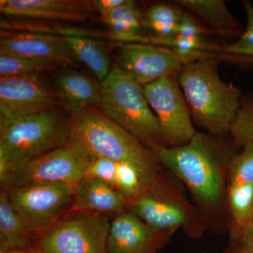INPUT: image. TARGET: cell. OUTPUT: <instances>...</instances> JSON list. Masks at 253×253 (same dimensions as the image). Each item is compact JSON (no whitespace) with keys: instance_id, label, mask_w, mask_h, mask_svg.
Instances as JSON below:
<instances>
[{"instance_id":"6da1fadb","label":"cell","mask_w":253,"mask_h":253,"mask_svg":"<svg viewBox=\"0 0 253 253\" xmlns=\"http://www.w3.org/2000/svg\"><path fill=\"white\" fill-rule=\"evenodd\" d=\"M238 149L231 137L198 131L187 144L156 152L164 168L189 191L208 231L213 234H228V171Z\"/></svg>"},{"instance_id":"7a4b0ae2","label":"cell","mask_w":253,"mask_h":253,"mask_svg":"<svg viewBox=\"0 0 253 253\" xmlns=\"http://www.w3.org/2000/svg\"><path fill=\"white\" fill-rule=\"evenodd\" d=\"M73 126L68 142L83 154L88 163L94 158H109L135 168L147 186L166 172L154 151L146 148L104 112L94 108L72 113Z\"/></svg>"},{"instance_id":"3957f363","label":"cell","mask_w":253,"mask_h":253,"mask_svg":"<svg viewBox=\"0 0 253 253\" xmlns=\"http://www.w3.org/2000/svg\"><path fill=\"white\" fill-rule=\"evenodd\" d=\"M217 57H207L183 65L178 82L191 117L212 135L226 136L242 103L239 88L221 81Z\"/></svg>"},{"instance_id":"277c9868","label":"cell","mask_w":253,"mask_h":253,"mask_svg":"<svg viewBox=\"0 0 253 253\" xmlns=\"http://www.w3.org/2000/svg\"><path fill=\"white\" fill-rule=\"evenodd\" d=\"M72 113L59 107L28 115L0 126V179L67 144Z\"/></svg>"},{"instance_id":"5b68a950","label":"cell","mask_w":253,"mask_h":253,"mask_svg":"<svg viewBox=\"0 0 253 253\" xmlns=\"http://www.w3.org/2000/svg\"><path fill=\"white\" fill-rule=\"evenodd\" d=\"M129 212L155 230L173 236L181 230L191 239L202 237L207 226L199 210L175 176L167 172L146 186L131 202Z\"/></svg>"},{"instance_id":"8992f818","label":"cell","mask_w":253,"mask_h":253,"mask_svg":"<svg viewBox=\"0 0 253 253\" xmlns=\"http://www.w3.org/2000/svg\"><path fill=\"white\" fill-rule=\"evenodd\" d=\"M101 106L108 117L155 153L169 147L145 96L144 86L114 65L101 83Z\"/></svg>"},{"instance_id":"52a82bcc","label":"cell","mask_w":253,"mask_h":253,"mask_svg":"<svg viewBox=\"0 0 253 253\" xmlns=\"http://www.w3.org/2000/svg\"><path fill=\"white\" fill-rule=\"evenodd\" d=\"M108 214L71 211L40 237L35 253H108Z\"/></svg>"},{"instance_id":"ba28073f","label":"cell","mask_w":253,"mask_h":253,"mask_svg":"<svg viewBox=\"0 0 253 253\" xmlns=\"http://www.w3.org/2000/svg\"><path fill=\"white\" fill-rule=\"evenodd\" d=\"M4 191L18 212L41 236L71 211L76 184L46 183Z\"/></svg>"},{"instance_id":"9c48e42d","label":"cell","mask_w":253,"mask_h":253,"mask_svg":"<svg viewBox=\"0 0 253 253\" xmlns=\"http://www.w3.org/2000/svg\"><path fill=\"white\" fill-rule=\"evenodd\" d=\"M144 91L168 146L176 147L187 144L198 131L193 124L177 75L147 84L144 86Z\"/></svg>"},{"instance_id":"30bf717a","label":"cell","mask_w":253,"mask_h":253,"mask_svg":"<svg viewBox=\"0 0 253 253\" xmlns=\"http://www.w3.org/2000/svg\"><path fill=\"white\" fill-rule=\"evenodd\" d=\"M87 164L83 154L68 142L0 179L1 189L46 183H69L76 185L84 177Z\"/></svg>"},{"instance_id":"8fae6325","label":"cell","mask_w":253,"mask_h":253,"mask_svg":"<svg viewBox=\"0 0 253 253\" xmlns=\"http://www.w3.org/2000/svg\"><path fill=\"white\" fill-rule=\"evenodd\" d=\"M59 106L63 104L59 91L41 74L0 78V126Z\"/></svg>"},{"instance_id":"7c38bea8","label":"cell","mask_w":253,"mask_h":253,"mask_svg":"<svg viewBox=\"0 0 253 253\" xmlns=\"http://www.w3.org/2000/svg\"><path fill=\"white\" fill-rule=\"evenodd\" d=\"M119 48L116 65L142 86L177 75L182 68L169 48L149 44H126Z\"/></svg>"},{"instance_id":"4fadbf2b","label":"cell","mask_w":253,"mask_h":253,"mask_svg":"<svg viewBox=\"0 0 253 253\" xmlns=\"http://www.w3.org/2000/svg\"><path fill=\"white\" fill-rule=\"evenodd\" d=\"M0 51L46 61L56 66H79V61L73 54L65 37L1 30Z\"/></svg>"},{"instance_id":"5bb4252c","label":"cell","mask_w":253,"mask_h":253,"mask_svg":"<svg viewBox=\"0 0 253 253\" xmlns=\"http://www.w3.org/2000/svg\"><path fill=\"white\" fill-rule=\"evenodd\" d=\"M171 238L150 227L128 211L111 221L108 253H158Z\"/></svg>"},{"instance_id":"9a60e30c","label":"cell","mask_w":253,"mask_h":253,"mask_svg":"<svg viewBox=\"0 0 253 253\" xmlns=\"http://www.w3.org/2000/svg\"><path fill=\"white\" fill-rule=\"evenodd\" d=\"M0 11L11 17L83 23L95 9L89 0H1Z\"/></svg>"},{"instance_id":"2e32d148","label":"cell","mask_w":253,"mask_h":253,"mask_svg":"<svg viewBox=\"0 0 253 253\" xmlns=\"http://www.w3.org/2000/svg\"><path fill=\"white\" fill-rule=\"evenodd\" d=\"M131 204L119 191L104 181L84 176L76 185L71 211L111 214L116 217L129 211Z\"/></svg>"},{"instance_id":"e0dca14e","label":"cell","mask_w":253,"mask_h":253,"mask_svg":"<svg viewBox=\"0 0 253 253\" xmlns=\"http://www.w3.org/2000/svg\"><path fill=\"white\" fill-rule=\"evenodd\" d=\"M54 84L61 96L63 107L70 112L101 106V84L83 73L68 68L55 76Z\"/></svg>"},{"instance_id":"ac0fdd59","label":"cell","mask_w":253,"mask_h":253,"mask_svg":"<svg viewBox=\"0 0 253 253\" xmlns=\"http://www.w3.org/2000/svg\"><path fill=\"white\" fill-rule=\"evenodd\" d=\"M39 234L18 212L4 190L0 194L1 251H32Z\"/></svg>"},{"instance_id":"d6986e66","label":"cell","mask_w":253,"mask_h":253,"mask_svg":"<svg viewBox=\"0 0 253 253\" xmlns=\"http://www.w3.org/2000/svg\"><path fill=\"white\" fill-rule=\"evenodd\" d=\"M219 47L208 40L207 31L201 23L194 16L184 12L171 47L182 64L205 58L217 57Z\"/></svg>"},{"instance_id":"ffe728a7","label":"cell","mask_w":253,"mask_h":253,"mask_svg":"<svg viewBox=\"0 0 253 253\" xmlns=\"http://www.w3.org/2000/svg\"><path fill=\"white\" fill-rule=\"evenodd\" d=\"M115 41L126 44H149L144 15L135 1L127 0L104 18Z\"/></svg>"},{"instance_id":"44dd1931","label":"cell","mask_w":253,"mask_h":253,"mask_svg":"<svg viewBox=\"0 0 253 253\" xmlns=\"http://www.w3.org/2000/svg\"><path fill=\"white\" fill-rule=\"evenodd\" d=\"M184 14L180 8L168 3L150 6L144 14L149 44L171 49Z\"/></svg>"},{"instance_id":"7402d4cb","label":"cell","mask_w":253,"mask_h":253,"mask_svg":"<svg viewBox=\"0 0 253 253\" xmlns=\"http://www.w3.org/2000/svg\"><path fill=\"white\" fill-rule=\"evenodd\" d=\"M173 2L198 15L213 33L222 38L238 39L244 32L223 0H176Z\"/></svg>"},{"instance_id":"603a6c76","label":"cell","mask_w":253,"mask_h":253,"mask_svg":"<svg viewBox=\"0 0 253 253\" xmlns=\"http://www.w3.org/2000/svg\"><path fill=\"white\" fill-rule=\"evenodd\" d=\"M65 38L78 61L85 64L101 83L104 82L112 68L104 43L96 38L86 37Z\"/></svg>"},{"instance_id":"cb8c5ba5","label":"cell","mask_w":253,"mask_h":253,"mask_svg":"<svg viewBox=\"0 0 253 253\" xmlns=\"http://www.w3.org/2000/svg\"><path fill=\"white\" fill-rule=\"evenodd\" d=\"M244 5L247 16L246 29L234 42L220 46L217 57L253 65V6L249 1H244Z\"/></svg>"},{"instance_id":"d4e9b609","label":"cell","mask_w":253,"mask_h":253,"mask_svg":"<svg viewBox=\"0 0 253 253\" xmlns=\"http://www.w3.org/2000/svg\"><path fill=\"white\" fill-rule=\"evenodd\" d=\"M1 28L3 31L29 32V33H42V34L51 35L61 37H86V38H96L101 36L99 33L81 29V28L66 27L56 23L45 24L37 20H21V21H1Z\"/></svg>"},{"instance_id":"484cf974","label":"cell","mask_w":253,"mask_h":253,"mask_svg":"<svg viewBox=\"0 0 253 253\" xmlns=\"http://www.w3.org/2000/svg\"><path fill=\"white\" fill-rule=\"evenodd\" d=\"M58 67L53 63L38 61L0 51V78L41 74Z\"/></svg>"},{"instance_id":"4316f807","label":"cell","mask_w":253,"mask_h":253,"mask_svg":"<svg viewBox=\"0 0 253 253\" xmlns=\"http://www.w3.org/2000/svg\"><path fill=\"white\" fill-rule=\"evenodd\" d=\"M229 136L239 148L253 144V96L243 97Z\"/></svg>"},{"instance_id":"83f0119b","label":"cell","mask_w":253,"mask_h":253,"mask_svg":"<svg viewBox=\"0 0 253 253\" xmlns=\"http://www.w3.org/2000/svg\"><path fill=\"white\" fill-rule=\"evenodd\" d=\"M249 184H253V144L241 148L231 159L228 171L227 188Z\"/></svg>"},{"instance_id":"f1b7e54d","label":"cell","mask_w":253,"mask_h":253,"mask_svg":"<svg viewBox=\"0 0 253 253\" xmlns=\"http://www.w3.org/2000/svg\"><path fill=\"white\" fill-rule=\"evenodd\" d=\"M145 182L139 172L129 165L118 163L116 172V190L132 202L146 189Z\"/></svg>"},{"instance_id":"f546056e","label":"cell","mask_w":253,"mask_h":253,"mask_svg":"<svg viewBox=\"0 0 253 253\" xmlns=\"http://www.w3.org/2000/svg\"><path fill=\"white\" fill-rule=\"evenodd\" d=\"M118 163L109 158L99 157L91 160L86 166L84 176L96 178L116 189V172Z\"/></svg>"},{"instance_id":"4dcf8cb0","label":"cell","mask_w":253,"mask_h":253,"mask_svg":"<svg viewBox=\"0 0 253 253\" xmlns=\"http://www.w3.org/2000/svg\"><path fill=\"white\" fill-rule=\"evenodd\" d=\"M127 0H94L93 5L103 19L109 16L114 10L126 4Z\"/></svg>"},{"instance_id":"1f68e13d","label":"cell","mask_w":253,"mask_h":253,"mask_svg":"<svg viewBox=\"0 0 253 253\" xmlns=\"http://www.w3.org/2000/svg\"><path fill=\"white\" fill-rule=\"evenodd\" d=\"M253 244V212L251 216V220L249 221V225L246 228L242 236L241 241L237 246H232V247H236V246H248V245ZM229 247V246H228Z\"/></svg>"},{"instance_id":"d6a6232c","label":"cell","mask_w":253,"mask_h":253,"mask_svg":"<svg viewBox=\"0 0 253 253\" xmlns=\"http://www.w3.org/2000/svg\"><path fill=\"white\" fill-rule=\"evenodd\" d=\"M225 253H253V244L248 246L244 245L237 247H228Z\"/></svg>"},{"instance_id":"836d02e7","label":"cell","mask_w":253,"mask_h":253,"mask_svg":"<svg viewBox=\"0 0 253 253\" xmlns=\"http://www.w3.org/2000/svg\"><path fill=\"white\" fill-rule=\"evenodd\" d=\"M0 253H35L33 251H1Z\"/></svg>"},{"instance_id":"e575fe53","label":"cell","mask_w":253,"mask_h":253,"mask_svg":"<svg viewBox=\"0 0 253 253\" xmlns=\"http://www.w3.org/2000/svg\"></svg>"}]
</instances>
